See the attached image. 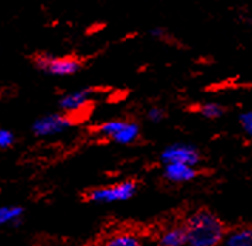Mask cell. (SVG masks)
I'll return each instance as SVG.
<instances>
[{"label": "cell", "instance_id": "obj_1", "mask_svg": "<svg viewBox=\"0 0 252 246\" xmlns=\"http://www.w3.org/2000/svg\"><path fill=\"white\" fill-rule=\"evenodd\" d=\"M187 245L217 246L227 235L222 221L210 210H197L186 219Z\"/></svg>", "mask_w": 252, "mask_h": 246}, {"label": "cell", "instance_id": "obj_2", "mask_svg": "<svg viewBox=\"0 0 252 246\" xmlns=\"http://www.w3.org/2000/svg\"><path fill=\"white\" fill-rule=\"evenodd\" d=\"M33 65L40 72L53 77H71L80 72L84 62L78 57L53 56L50 53H38L33 57Z\"/></svg>", "mask_w": 252, "mask_h": 246}, {"label": "cell", "instance_id": "obj_3", "mask_svg": "<svg viewBox=\"0 0 252 246\" xmlns=\"http://www.w3.org/2000/svg\"><path fill=\"white\" fill-rule=\"evenodd\" d=\"M138 183L135 180H124L115 184L92 188L87 192V200L95 204H115L132 200L138 192Z\"/></svg>", "mask_w": 252, "mask_h": 246}, {"label": "cell", "instance_id": "obj_4", "mask_svg": "<svg viewBox=\"0 0 252 246\" xmlns=\"http://www.w3.org/2000/svg\"><path fill=\"white\" fill-rule=\"evenodd\" d=\"M96 133L116 145H132L138 140L140 134V126L133 121L111 119L101 123L96 127Z\"/></svg>", "mask_w": 252, "mask_h": 246}, {"label": "cell", "instance_id": "obj_5", "mask_svg": "<svg viewBox=\"0 0 252 246\" xmlns=\"http://www.w3.org/2000/svg\"><path fill=\"white\" fill-rule=\"evenodd\" d=\"M75 124L74 116L63 112H53L37 118L32 124V132L37 137H51L65 133Z\"/></svg>", "mask_w": 252, "mask_h": 246}, {"label": "cell", "instance_id": "obj_6", "mask_svg": "<svg viewBox=\"0 0 252 246\" xmlns=\"http://www.w3.org/2000/svg\"><path fill=\"white\" fill-rule=\"evenodd\" d=\"M160 160L163 164L180 163L195 167L201 161V153L194 145L179 142L164 147L160 154Z\"/></svg>", "mask_w": 252, "mask_h": 246}, {"label": "cell", "instance_id": "obj_7", "mask_svg": "<svg viewBox=\"0 0 252 246\" xmlns=\"http://www.w3.org/2000/svg\"><path fill=\"white\" fill-rule=\"evenodd\" d=\"M94 93H95V88H92V87L67 92L63 96H60L57 102L58 109L63 113L74 116V113L82 111L91 102Z\"/></svg>", "mask_w": 252, "mask_h": 246}, {"label": "cell", "instance_id": "obj_8", "mask_svg": "<svg viewBox=\"0 0 252 246\" xmlns=\"http://www.w3.org/2000/svg\"><path fill=\"white\" fill-rule=\"evenodd\" d=\"M198 170L193 166L172 163V164H163V177L173 184H183L197 179Z\"/></svg>", "mask_w": 252, "mask_h": 246}, {"label": "cell", "instance_id": "obj_9", "mask_svg": "<svg viewBox=\"0 0 252 246\" xmlns=\"http://www.w3.org/2000/svg\"><path fill=\"white\" fill-rule=\"evenodd\" d=\"M159 246H184L187 245V232L184 225L172 226L163 231L158 239Z\"/></svg>", "mask_w": 252, "mask_h": 246}, {"label": "cell", "instance_id": "obj_10", "mask_svg": "<svg viewBox=\"0 0 252 246\" xmlns=\"http://www.w3.org/2000/svg\"><path fill=\"white\" fill-rule=\"evenodd\" d=\"M224 246H252V228L241 226L228 232L224 241Z\"/></svg>", "mask_w": 252, "mask_h": 246}, {"label": "cell", "instance_id": "obj_11", "mask_svg": "<svg viewBox=\"0 0 252 246\" xmlns=\"http://www.w3.org/2000/svg\"><path fill=\"white\" fill-rule=\"evenodd\" d=\"M103 246H142V242L133 232H118L109 236Z\"/></svg>", "mask_w": 252, "mask_h": 246}, {"label": "cell", "instance_id": "obj_12", "mask_svg": "<svg viewBox=\"0 0 252 246\" xmlns=\"http://www.w3.org/2000/svg\"><path fill=\"white\" fill-rule=\"evenodd\" d=\"M24 210L19 205H4L0 208V224L16 225L22 221Z\"/></svg>", "mask_w": 252, "mask_h": 246}, {"label": "cell", "instance_id": "obj_13", "mask_svg": "<svg viewBox=\"0 0 252 246\" xmlns=\"http://www.w3.org/2000/svg\"><path fill=\"white\" fill-rule=\"evenodd\" d=\"M197 111L203 118L214 121V119H220L225 113V108L218 102H204L197 108Z\"/></svg>", "mask_w": 252, "mask_h": 246}, {"label": "cell", "instance_id": "obj_14", "mask_svg": "<svg viewBox=\"0 0 252 246\" xmlns=\"http://www.w3.org/2000/svg\"><path fill=\"white\" fill-rule=\"evenodd\" d=\"M238 122H240L241 129L244 130V133L252 137V109L241 113L238 116Z\"/></svg>", "mask_w": 252, "mask_h": 246}, {"label": "cell", "instance_id": "obj_15", "mask_svg": "<svg viewBox=\"0 0 252 246\" xmlns=\"http://www.w3.org/2000/svg\"><path fill=\"white\" fill-rule=\"evenodd\" d=\"M14 133L9 129H0V149L1 150H7L14 145Z\"/></svg>", "mask_w": 252, "mask_h": 246}, {"label": "cell", "instance_id": "obj_16", "mask_svg": "<svg viewBox=\"0 0 252 246\" xmlns=\"http://www.w3.org/2000/svg\"><path fill=\"white\" fill-rule=\"evenodd\" d=\"M146 118L152 123H160L166 118V112L161 108H159V106H153V108H150L149 111L146 112Z\"/></svg>", "mask_w": 252, "mask_h": 246}, {"label": "cell", "instance_id": "obj_17", "mask_svg": "<svg viewBox=\"0 0 252 246\" xmlns=\"http://www.w3.org/2000/svg\"><path fill=\"white\" fill-rule=\"evenodd\" d=\"M149 35L153 37V38H159V40H163L166 35H167V30L163 29V27H153L149 30Z\"/></svg>", "mask_w": 252, "mask_h": 246}]
</instances>
